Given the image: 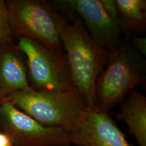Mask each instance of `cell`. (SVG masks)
<instances>
[{
    "label": "cell",
    "instance_id": "1",
    "mask_svg": "<svg viewBox=\"0 0 146 146\" xmlns=\"http://www.w3.org/2000/svg\"><path fill=\"white\" fill-rule=\"evenodd\" d=\"M61 35L73 87L86 104L96 106L98 77L106 64L109 53L95 43L77 16L70 15Z\"/></svg>",
    "mask_w": 146,
    "mask_h": 146
},
{
    "label": "cell",
    "instance_id": "2",
    "mask_svg": "<svg viewBox=\"0 0 146 146\" xmlns=\"http://www.w3.org/2000/svg\"><path fill=\"white\" fill-rule=\"evenodd\" d=\"M5 100L41 125L62 128L68 133L87 107L74 89L59 91H21L11 94Z\"/></svg>",
    "mask_w": 146,
    "mask_h": 146
},
{
    "label": "cell",
    "instance_id": "3",
    "mask_svg": "<svg viewBox=\"0 0 146 146\" xmlns=\"http://www.w3.org/2000/svg\"><path fill=\"white\" fill-rule=\"evenodd\" d=\"M105 70L96 83V106L109 112L145 80L143 56L130 44L123 43L109 53Z\"/></svg>",
    "mask_w": 146,
    "mask_h": 146
},
{
    "label": "cell",
    "instance_id": "4",
    "mask_svg": "<svg viewBox=\"0 0 146 146\" xmlns=\"http://www.w3.org/2000/svg\"><path fill=\"white\" fill-rule=\"evenodd\" d=\"M12 36L37 40L57 50H63L60 35L67 21L45 0L5 1Z\"/></svg>",
    "mask_w": 146,
    "mask_h": 146
},
{
    "label": "cell",
    "instance_id": "5",
    "mask_svg": "<svg viewBox=\"0 0 146 146\" xmlns=\"http://www.w3.org/2000/svg\"><path fill=\"white\" fill-rule=\"evenodd\" d=\"M17 46L26 58L29 83L38 91L74 89L64 50H57L37 40L18 37Z\"/></svg>",
    "mask_w": 146,
    "mask_h": 146
},
{
    "label": "cell",
    "instance_id": "6",
    "mask_svg": "<svg viewBox=\"0 0 146 146\" xmlns=\"http://www.w3.org/2000/svg\"><path fill=\"white\" fill-rule=\"evenodd\" d=\"M0 127L15 146L71 145L66 130L41 125L7 100L0 104Z\"/></svg>",
    "mask_w": 146,
    "mask_h": 146
},
{
    "label": "cell",
    "instance_id": "7",
    "mask_svg": "<svg viewBox=\"0 0 146 146\" xmlns=\"http://www.w3.org/2000/svg\"><path fill=\"white\" fill-rule=\"evenodd\" d=\"M52 3L69 14H76L91 39L108 53L122 45V30L110 17L100 0H60Z\"/></svg>",
    "mask_w": 146,
    "mask_h": 146
},
{
    "label": "cell",
    "instance_id": "8",
    "mask_svg": "<svg viewBox=\"0 0 146 146\" xmlns=\"http://www.w3.org/2000/svg\"><path fill=\"white\" fill-rule=\"evenodd\" d=\"M71 144L78 146H133L109 112L87 106L70 133Z\"/></svg>",
    "mask_w": 146,
    "mask_h": 146
},
{
    "label": "cell",
    "instance_id": "9",
    "mask_svg": "<svg viewBox=\"0 0 146 146\" xmlns=\"http://www.w3.org/2000/svg\"><path fill=\"white\" fill-rule=\"evenodd\" d=\"M31 89L26 58L10 38L0 45V102L17 91Z\"/></svg>",
    "mask_w": 146,
    "mask_h": 146
},
{
    "label": "cell",
    "instance_id": "10",
    "mask_svg": "<svg viewBox=\"0 0 146 146\" xmlns=\"http://www.w3.org/2000/svg\"><path fill=\"white\" fill-rule=\"evenodd\" d=\"M120 103L118 117L125 122L139 146H146V98L135 89Z\"/></svg>",
    "mask_w": 146,
    "mask_h": 146
},
{
    "label": "cell",
    "instance_id": "11",
    "mask_svg": "<svg viewBox=\"0 0 146 146\" xmlns=\"http://www.w3.org/2000/svg\"><path fill=\"white\" fill-rule=\"evenodd\" d=\"M118 23L121 30L133 32L143 31L146 25L145 0H116Z\"/></svg>",
    "mask_w": 146,
    "mask_h": 146
},
{
    "label": "cell",
    "instance_id": "12",
    "mask_svg": "<svg viewBox=\"0 0 146 146\" xmlns=\"http://www.w3.org/2000/svg\"><path fill=\"white\" fill-rule=\"evenodd\" d=\"M12 36L6 3L3 0H0V45Z\"/></svg>",
    "mask_w": 146,
    "mask_h": 146
},
{
    "label": "cell",
    "instance_id": "13",
    "mask_svg": "<svg viewBox=\"0 0 146 146\" xmlns=\"http://www.w3.org/2000/svg\"><path fill=\"white\" fill-rule=\"evenodd\" d=\"M104 8L112 19L118 23V10L116 0H100Z\"/></svg>",
    "mask_w": 146,
    "mask_h": 146
},
{
    "label": "cell",
    "instance_id": "14",
    "mask_svg": "<svg viewBox=\"0 0 146 146\" xmlns=\"http://www.w3.org/2000/svg\"><path fill=\"white\" fill-rule=\"evenodd\" d=\"M133 48L142 56H145L146 54V39L143 36H136L133 40Z\"/></svg>",
    "mask_w": 146,
    "mask_h": 146
},
{
    "label": "cell",
    "instance_id": "15",
    "mask_svg": "<svg viewBox=\"0 0 146 146\" xmlns=\"http://www.w3.org/2000/svg\"><path fill=\"white\" fill-rule=\"evenodd\" d=\"M13 145L12 140L6 133L0 131V146H11Z\"/></svg>",
    "mask_w": 146,
    "mask_h": 146
},
{
    "label": "cell",
    "instance_id": "16",
    "mask_svg": "<svg viewBox=\"0 0 146 146\" xmlns=\"http://www.w3.org/2000/svg\"><path fill=\"white\" fill-rule=\"evenodd\" d=\"M11 146H15V145H11Z\"/></svg>",
    "mask_w": 146,
    "mask_h": 146
},
{
    "label": "cell",
    "instance_id": "17",
    "mask_svg": "<svg viewBox=\"0 0 146 146\" xmlns=\"http://www.w3.org/2000/svg\"><path fill=\"white\" fill-rule=\"evenodd\" d=\"M1 102H0V104H1Z\"/></svg>",
    "mask_w": 146,
    "mask_h": 146
}]
</instances>
